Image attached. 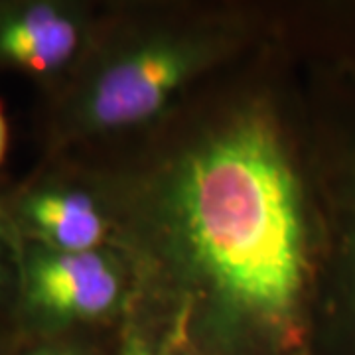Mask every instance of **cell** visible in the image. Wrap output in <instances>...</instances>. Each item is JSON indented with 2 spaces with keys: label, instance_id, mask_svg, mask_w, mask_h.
Here are the masks:
<instances>
[{
  "label": "cell",
  "instance_id": "obj_1",
  "mask_svg": "<svg viewBox=\"0 0 355 355\" xmlns=\"http://www.w3.org/2000/svg\"><path fill=\"white\" fill-rule=\"evenodd\" d=\"M178 266L227 330L296 326L308 268L304 198L280 137L247 113L191 146L162 200Z\"/></svg>",
  "mask_w": 355,
  "mask_h": 355
},
{
  "label": "cell",
  "instance_id": "obj_2",
  "mask_svg": "<svg viewBox=\"0 0 355 355\" xmlns=\"http://www.w3.org/2000/svg\"><path fill=\"white\" fill-rule=\"evenodd\" d=\"M203 40H153L114 60L77 101V121L93 130L139 125L162 111L209 60Z\"/></svg>",
  "mask_w": 355,
  "mask_h": 355
},
{
  "label": "cell",
  "instance_id": "obj_3",
  "mask_svg": "<svg viewBox=\"0 0 355 355\" xmlns=\"http://www.w3.org/2000/svg\"><path fill=\"white\" fill-rule=\"evenodd\" d=\"M18 304L40 330L93 320L119 300L121 280L99 251L62 253L20 241Z\"/></svg>",
  "mask_w": 355,
  "mask_h": 355
},
{
  "label": "cell",
  "instance_id": "obj_4",
  "mask_svg": "<svg viewBox=\"0 0 355 355\" xmlns=\"http://www.w3.org/2000/svg\"><path fill=\"white\" fill-rule=\"evenodd\" d=\"M81 44L79 16L62 2L0 4V67L30 76H53L76 58Z\"/></svg>",
  "mask_w": 355,
  "mask_h": 355
},
{
  "label": "cell",
  "instance_id": "obj_5",
  "mask_svg": "<svg viewBox=\"0 0 355 355\" xmlns=\"http://www.w3.org/2000/svg\"><path fill=\"white\" fill-rule=\"evenodd\" d=\"M6 217L20 241L51 251H97L105 239V219L97 202L83 190L58 182L24 191Z\"/></svg>",
  "mask_w": 355,
  "mask_h": 355
},
{
  "label": "cell",
  "instance_id": "obj_6",
  "mask_svg": "<svg viewBox=\"0 0 355 355\" xmlns=\"http://www.w3.org/2000/svg\"><path fill=\"white\" fill-rule=\"evenodd\" d=\"M16 231L10 225L6 211L0 207V298L6 292L18 288L20 268V239H14Z\"/></svg>",
  "mask_w": 355,
  "mask_h": 355
},
{
  "label": "cell",
  "instance_id": "obj_7",
  "mask_svg": "<svg viewBox=\"0 0 355 355\" xmlns=\"http://www.w3.org/2000/svg\"><path fill=\"white\" fill-rule=\"evenodd\" d=\"M349 227H347V259H349V270H352V280H354L355 292V176L354 186H352V205H349Z\"/></svg>",
  "mask_w": 355,
  "mask_h": 355
},
{
  "label": "cell",
  "instance_id": "obj_8",
  "mask_svg": "<svg viewBox=\"0 0 355 355\" xmlns=\"http://www.w3.org/2000/svg\"><path fill=\"white\" fill-rule=\"evenodd\" d=\"M121 355H172V354H170V352H166V349L156 347V345H153V343L144 342V340H140V338H132V340H128Z\"/></svg>",
  "mask_w": 355,
  "mask_h": 355
},
{
  "label": "cell",
  "instance_id": "obj_9",
  "mask_svg": "<svg viewBox=\"0 0 355 355\" xmlns=\"http://www.w3.org/2000/svg\"><path fill=\"white\" fill-rule=\"evenodd\" d=\"M6 146H8V123H6V116H4L2 107H0V164L4 160Z\"/></svg>",
  "mask_w": 355,
  "mask_h": 355
},
{
  "label": "cell",
  "instance_id": "obj_10",
  "mask_svg": "<svg viewBox=\"0 0 355 355\" xmlns=\"http://www.w3.org/2000/svg\"><path fill=\"white\" fill-rule=\"evenodd\" d=\"M30 355H79L76 349L71 347H62V345H48V347H42L38 352Z\"/></svg>",
  "mask_w": 355,
  "mask_h": 355
}]
</instances>
